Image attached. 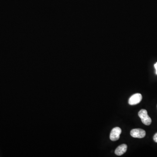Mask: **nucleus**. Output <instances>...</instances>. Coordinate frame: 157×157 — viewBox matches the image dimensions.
I'll use <instances>...</instances> for the list:
<instances>
[{
	"label": "nucleus",
	"instance_id": "obj_6",
	"mask_svg": "<svg viewBox=\"0 0 157 157\" xmlns=\"http://www.w3.org/2000/svg\"><path fill=\"white\" fill-rule=\"evenodd\" d=\"M153 139L155 142L157 143V133L154 135L153 137Z\"/></svg>",
	"mask_w": 157,
	"mask_h": 157
},
{
	"label": "nucleus",
	"instance_id": "obj_5",
	"mask_svg": "<svg viewBox=\"0 0 157 157\" xmlns=\"http://www.w3.org/2000/svg\"><path fill=\"white\" fill-rule=\"evenodd\" d=\"M127 148V145L126 144H122L116 148L115 151V153L118 156L122 155L126 152Z\"/></svg>",
	"mask_w": 157,
	"mask_h": 157
},
{
	"label": "nucleus",
	"instance_id": "obj_1",
	"mask_svg": "<svg viewBox=\"0 0 157 157\" xmlns=\"http://www.w3.org/2000/svg\"><path fill=\"white\" fill-rule=\"evenodd\" d=\"M138 116L141 120L142 122L146 125H150L152 123V119L148 114L146 110L142 109L138 112Z\"/></svg>",
	"mask_w": 157,
	"mask_h": 157
},
{
	"label": "nucleus",
	"instance_id": "obj_7",
	"mask_svg": "<svg viewBox=\"0 0 157 157\" xmlns=\"http://www.w3.org/2000/svg\"><path fill=\"white\" fill-rule=\"evenodd\" d=\"M154 68H155V70H156V73L157 75V62H156L154 65Z\"/></svg>",
	"mask_w": 157,
	"mask_h": 157
},
{
	"label": "nucleus",
	"instance_id": "obj_3",
	"mask_svg": "<svg viewBox=\"0 0 157 157\" xmlns=\"http://www.w3.org/2000/svg\"><path fill=\"white\" fill-rule=\"evenodd\" d=\"M121 129L120 127H116L113 128L110 134V139L112 141H116L120 138V135L121 133Z\"/></svg>",
	"mask_w": 157,
	"mask_h": 157
},
{
	"label": "nucleus",
	"instance_id": "obj_4",
	"mask_svg": "<svg viewBox=\"0 0 157 157\" xmlns=\"http://www.w3.org/2000/svg\"><path fill=\"white\" fill-rule=\"evenodd\" d=\"M142 99V96L140 93H137L132 95L129 99L128 103L131 105H135L139 104Z\"/></svg>",
	"mask_w": 157,
	"mask_h": 157
},
{
	"label": "nucleus",
	"instance_id": "obj_2",
	"mask_svg": "<svg viewBox=\"0 0 157 157\" xmlns=\"http://www.w3.org/2000/svg\"><path fill=\"white\" fill-rule=\"evenodd\" d=\"M131 135L135 138H142L145 136L146 132L145 130L141 129H134L131 131Z\"/></svg>",
	"mask_w": 157,
	"mask_h": 157
}]
</instances>
